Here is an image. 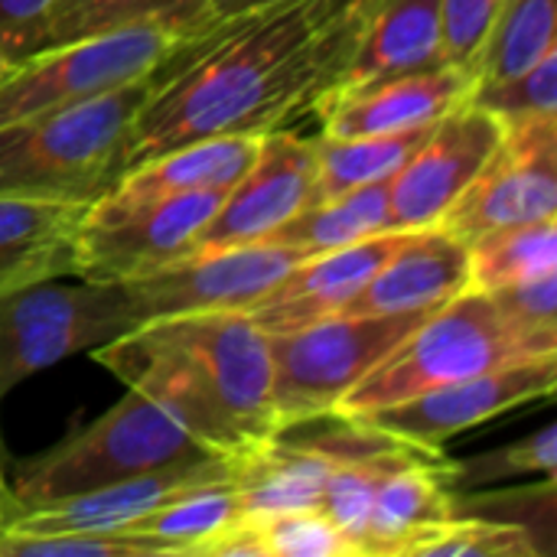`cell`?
<instances>
[{"mask_svg": "<svg viewBox=\"0 0 557 557\" xmlns=\"http://www.w3.org/2000/svg\"><path fill=\"white\" fill-rule=\"evenodd\" d=\"M467 101L486 108L503 124L557 114V49L545 52L532 69L512 78L493 85H473Z\"/></svg>", "mask_w": 557, "mask_h": 557, "instance_id": "cell-33", "label": "cell"}, {"mask_svg": "<svg viewBox=\"0 0 557 557\" xmlns=\"http://www.w3.org/2000/svg\"><path fill=\"white\" fill-rule=\"evenodd\" d=\"M20 512V503L10 490V480H7V470H3V450H0V525H7L13 516Z\"/></svg>", "mask_w": 557, "mask_h": 557, "instance_id": "cell-38", "label": "cell"}, {"mask_svg": "<svg viewBox=\"0 0 557 557\" xmlns=\"http://www.w3.org/2000/svg\"><path fill=\"white\" fill-rule=\"evenodd\" d=\"M557 0H503L473 62V85H493L532 69L557 49Z\"/></svg>", "mask_w": 557, "mask_h": 557, "instance_id": "cell-28", "label": "cell"}, {"mask_svg": "<svg viewBox=\"0 0 557 557\" xmlns=\"http://www.w3.org/2000/svg\"><path fill=\"white\" fill-rule=\"evenodd\" d=\"M434 127V124H431ZM431 127L398 131V134H366V137H317V183L310 206L336 199L349 189L392 180Z\"/></svg>", "mask_w": 557, "mask_h": 557, "instance_id": "cell-27", "label": "cell"}, {"mask_svg": "<svg viewBox=\"0 0 557 557\" xmlns=\"http://www.w3.org/2000/svg\"><path fill=\"white\" fill-rule=\"evenodd\" d=\"M441 62H447L441 0H369L352 59L339 85L414 72Z\"/></svg>", "mask_w": 557, "mask_h": 557, "instance_id": "cell-21", "label": "cell"}, {"mask_svg": "<svg viewBox=\"0 0 557 557\" xmlns=\"http://www.w3.org/2000/svg\"><path fill=\"white\" fill-rule=\"evenodd\" d=\"M557 467V428L545 424L542 431L519 437L499 450L454 460L450 467V486L460 490H476L483 483L496 480H512V476H555Z\"/></svg>", "mask_w": 557, "mask_h": 557, "instance_id": "cell-32", "label": "cell"}, {"mask_svg": "<svg viewBox=\"0 0 557 557\" xmlns=\"http://www.w3.org/2000/svg\"><path fill=\"white\" fill-rule=\"evenodd\" d=\"M209 0H52L46 16L29 36L26 55L46 46L114 33L137 23H166L180 39L196 29Z\"/></svg>", "mask_w": 557, "mask_h": 557, "instance_id": "cell-23", "label": "cell"}, {"mask_svg": "<svg viewBox=\"0 0 557 557\" xmlns=\"http://www.w3.org/2000/svg\"><path fill=\"white\" fill-rule=\"evenodd\" d=\"M339 460L310 441H290L284 431L232 457V486L245 519H264L297 509H317L326 476Z\"/></svg>", "mask_w": 557, "mask_h": 557, "instance_id": "cell-18", "label": "cell"}, {"mask_svg": "<svg viewBox=\"0 0 557 557\" xmlns=\"http://www.w3.org/2000/svg\"><path fill=\"white\" fill-rule=\"evenodd\" d=\"M401 232H379L356 245L304 258L287 277H281L248 317L264 333H287L326 317L343 313V307L362 290V284L382 268Z\"/></svg>", "mask_w": 557, "mask_h": 557, "instance_id": "cell-17", "label": "cell"}, {"mask_svg": "<svg viewBox=\"0 0 557 557\" xmlns=\"http://www.w3.org/2000/svg\"><path fill=\"white\" fill-rule=\"evenodd\" d=\"M261 3H274V0H209V7H206L202 20L196 23V29L212 26V23H219V20H228V16H238V13H245V10H251V7H261ZM189 33H193V29H189Z\"/></svg>", "mask_w": 557, "mask_h": 557, "instance_id": "cell-37", "label": "cell"}, {"mask_svg": "<svg viewBox=\"0 0 557 557\" xmlns=\"http://www.w3.org/2000/svg\"><path fill=\"white\" fill-rule=\"evenodd\" d=\"M408 557H545V552L516 522L454 516L424 532Z\"/></svg>", "mask_w": 557, "mask_h": 557, "instance_id": "cell-30", "label": "cell"}, {"mask_svg": "<svg viewBox=\"0 0 557 557\" xmlns=\"http://www.w3.org/2000/svg\"><path fill=\"white\" fill-rule=\"evenodd\" d=\"M473 91V72L467 65L441 62L414 72L339 85L320 114L323 137H366L431 127L447 111L463 104Z\"/></svg>", "mask_w": 557, "mask_h": 557, "instance_id": "cell-14", "label": "cell"}, {"mask_svg": "<svg viewBox=\"0 0 557 557\" xmlns=\"http://www.w3.org/2000/svg\"><path fill=\"white\" fill-rule=\"evenodd\" d=\"M52 0H0V42L7 46L10 59H23L33 29L46 16Z\"/></svg>", "mask_w": 557, "mask_h": 557, "instance_id": "cell-36", "label": "cell"}, {"mask_svg": "<svg viewBox=\"0 0 557 557\" xmlns=\"http://www.w3.org/2000/svg\"><path fill=\"white\" fill-rule=\"evenodd\" d=\"M85 206L0 193V297L72 274V238Z\"/></svg>", "mask_w": 557, "mask_h": 557, "instance_id": "cell-19", "label": "cell"}, {"mask_svg": "<svg viewBox=\"0 0 557 557\" xmlns=\"http://www.w3.org/2000/svg\"><path fill=\"white\" fill-rule=\"evenodd\" d=\"M542 356H557V336L529 333L516 326L490 294L463 290L447 307L421 320L398 349L339 401L333 414H369L431 388Z\"/></svg>", "mask_w": 557, "mask_h": 557, "instance_id": "cell-3", "label": "cell"}, {"mask_svg": "<svg viewBox=\"0 0 557 557\" xmlns=\"http://www.w3.org/2000/svg\"><path fill=\"white\" fill-rule=\"evenodd\" d=\"M470 290V245L447 228L401 232V242L362 290L343 307L346 317L434 313Z\"/></svg>", "mask_w": 557, "mask_h": 557, "instance_id": "cell-16", "label": "cell"}, {"mask_svg": "<svg viewBox=\"0 0 557 557\" xmlns=\"http://www.w3.org/2000/svg\"><path fill=\"white\" fill-rule=\"evenodd\" d=\"M555 382L557 356H542V359L499 366V369L431 388L408 401L375 408L369 414H356V418H362L366 424L379 428L382 434L395 441H405L424 450H444L450 437L470 428H480L483 421L496 414H506L539 398H552Z\"/></svg>", "mask_w": 557, "mask_h": 557, "instance_id": "cell-11", "label": "cell"}, {"mask_svg": "<svg viewBox=\"0 0 557 557\" xmlns=\"http://www.w3.org/2000/svg\"><path fill=\"white\" fill-rule=\"evenodd\" d=\"M232 473V457H209L199 463L166 467L153 473H140L121 483H108L98 490H85L65 499L39 503L20 509L0 532L10 535H69V532H124L140 516L157 506Z\"/></svg>", "mask_w": 557, "mask_h": 557, "instance_id": "cell-15", "label": "cell"}, {"mask_svg": "<svg viewBox=\"0 0 557 557\" xmlns=\"http://www.w3.org/2000/svg\"><path fill=\"white\" fill-rule=\"evenodd\" d=\"M366 3L274 0L176 39L127 127L124 170L193 140L317 114L346 75Z\"/></svg>", "mask_w": 557, "mask_h": 557, "instance_id": "cell-1", "label": "cell"}, {"mask_svg": "<svg viewBox=\"0 0 557 557\" xmlns=\"http://www.w3.org/2000/svg\"><path fill=\"white\" fill-rule=\"evenodd\" d=\"M209 457L219 454L202 447L160 405L127 388V395L101 418L78 428L55 447L16 463L10 490L20 509H26Z\"/></svg>", "mask_w": 557, "mask_h": 557, "instance_id": "cell-4", "label": "cell"}, {"mask_svg": "<svg viewBox=\"0 0 557 557\" xmlns=\"http://www.w3.org/2000/svg\"><path fill=\"white\" fill-rule=\"evenodd\" d=\"M503 0H441L444 10V59L454 65L473 62Z\"/></svg>", "mask_w": 557, "mask_h": 557, "instance_id": "cell-35", "label": "cell"}, {"mask_svg": "<svg viewBox=\"0 0 557 557\" xmlns=\"http://www.w3.org/2000/svg\"><path fill=\"white\" fill-rule=\"evenodd\" d=\"M557 215V114L506 124L503 140L441 228L460 242Z\"/></svg>", "mask_w": 557, "mask_h": 557, "instance_id": "cell-10", "label": "cell"}, {"mask_svg": "<svg viewBox=\"0 0 557 557\" xmlns=\"http://www.w3.org/2000/svg\"><path fill=\"white\" fill-rule=\"evenodd\" d=\"M242 503L232 486V473L212 483H202L153 512L131 522L124 532L144 535L163 545L166 555H206L212 542H219L228 529L242 522Z\"/></svg>", "mask_w": 557, "mask_h": 557, "instance_id": "cell-25", "label": "cell"}, {"mask_svg": "<svg viewBox=\"0 0 557 557\" xmlns=\"http://www.w3.org/2000/svg\"><path fill=\"white\" fill-rule=\"evenodd\" d=\"M150 78L0 124V193L91 202L124 173L127 127Z\"/></svg>", "mask_w": 557, "mask_h": 557, "instance_id": "cell-2", "label": "cell"}, {"mask_svg": "<svg viewBox=\"0 0 557 557\" xmlns=\"http://www.w3.org/2000/svg\"><path fill=\"white\" fill-rule=\"evenodd\" d=\"M180 33L166 23H137L16 59L0 78V124L55 111L150 78Z\"/></svg>", "mask_w": 557, "mask_h": 557, "instance_id": "cell-7", "label": "cell"}, {"mask_svg": "<svg viewBox=\"0 0 557 557\" xmlns=\"http://www.w3.org/2000/svg\"><path fill=\"white\" fill-rule=\"evenodd\" d=\"M454 460L428 457L392 473L369 509V522L359 542V557H408V548L434 525L454 519L450 486Z\"/></svg>", "mask_w": 557, "mask_h": 557, "instance_id": "cell-20", "label": "cell"}, {"mask_svg": "<svg viewBox=\"0 0 557 557\" xmlns=\"http://www.w3.org/2000/svg\"><path fill=\"white\" fill-rule=\"evenodd\" d=\"M225 193L206 189L166 199H114L101 193L78 219L72 274L95 284H121L186 258Z\"/></svg>", "mask_w": 557, "mask_h": 557, "instance_id": "cell-8", "label": "cell"}, {"mask_svg": "<svg viewBox=\"0 0 557 557\" xmlns=\"http://www.w3.org/2000/svg\"><path fill=\"white\" fill-rule=\"evenodd\" d=\"M555 476H542V483L519 486V490H499V493H457L454 496V516H480V519H499L522 525L545 557L555 555Z\"/></svg>", "mask_w": 557, "mask_h": 557, "instance_id": "cell-31", "label": "cell"}, {"mask_svg": "<svg viewBox=\"0 0 557 557\" xmlns=\"http://www.w3.org/2000/svg\"><path fill=\"white\" fill-rule=\"evenodd\" d=\"M503 134L506 124L473 101H463L434 121L408 163L392 176L388 228L418 232L441 225L450 206L493 157Z\"/></svg>", "mask_w": 557, "mask_h": 557, "instance_id": "cell-12", "label": "cell"}, {"mask_svg": "<svg viewBox=\"0 0 557 557\" xmlns=\"http://www.w3.org/2000/svg\"><path fill=\"white\" fill-rule=\"evenodd\" d=\"M431 313L395 317H326L287 333H268L271 343V405L277 428L333 414L339 401Z\"/></svg>", "mask_w": 557, "mask_h": 557, "instance_id": "cell-5", "label": "cell"}, {"mask_svg": "<svg viewBox=\"0 0 557 557\" xmlns=\"http://www.w3.org/2000/svg\"><path fill=\"white\" fill-rule=\"evenodd\" d=\"M261 134L206 137L127 166L104 193L114 199H166L206 189H228L255 160Z\"/></svg>", "mask_w": 557, "mask_h": 557, "instance_id": "cell-22", "label": "cell"}, {"mask_svg": "<svg viewBox=\"0 0 557 557\" xmlns=\"http://www.w3.org/2000/svg\"><path fill=\"white\" fill-rule=\"evenodd\" d=\"M428 457H444V450H424V447H414V444L388 437L375 450H366L359 457L339 460L330 470L317 509L352 542L356 557H359V542H362V532H366V522H369V509H372V499H375L379 486L392 473H398L401 467H408L414 460H428Z\"/></svg>", "mask_w": 557, "mask_h": 557, "instance_id": "cell-26", "label": "cell"}, {"mask_svg": "<svg viewBox=\"0 0 557 557\" xmlns=\"http://www.w3.org/2000/svg\"><path fill=\"white\" fill-rule=\"evenodd\" d=\"M388 196L392 180H379L359 189H349L336 199L307 206L294 219H287L281 228H274L264 242L294 248L307 258L336 251L346 245H356L362 238H372L388 228Z\"/></svg>", "mask_w": 557, "mask_h": 557, "instance_id": "cell-24", "label": "cell"}, {"mask_svg": "<svg viewBox=\"0 0 557 557\" xmlns=\"http://www.w3.org/2000/svg\"><path fill=\"white\" fill-rule=\"evenodd\" d=\"M313 183L317 137H300L290 127L261 134L251 166L228 186L189 255L264 242L274 228L310 206Z\"/></svg>", "mask_w": 557, "mask_h": 557, "instance_id": "cell-13", "label": "cell"}, {"mask_svg": "<svg viewBox=\"0 0 557 557\" xmlns=\"http://www.w3.org/2000/svg\"><path fill=\"white\" fill-rule=\"evenodd\" d=\"M557 271V219L486 232L470 242V290H499Z\"/></svg>", "mask_w": 557, "mask_h": 557, "instance_id": "cell-29", "label": "cell"}, {"mask_svg": "<svg viewBox=\"0 0 557 557\" xmlns=\"http://www.w3.org/2000/svg\"><path fill=\"white\" fill-rule=\"evenodd\" d=\"M490 297L516 326L542 336H557V271L490 290Z\"/></svg>", "mask_w": 557, "mask_h": 557, "instance_id": "cell-34", "label": "cell"}, {"mask_svg": "<svg viewBox=\"0 0 557 557\" xmlns=\"http://www.w3.org/2000/svg\"><path fill=\"white\" fill-rule=\"evenodd\" d=\"M304 258L271 242L196 251L150 274L121 281V287L137 326L193 313H248Z\"/></svg>", "mask_w": 557, "mask_h": 557, "instance_id": "cell-9", "label": "cell"}, {"mask_svg": "<svg viewBox=\"0 0 557 557\" xmlns=\"http://www.w3.org/2000/svg\"><path fill=\"white\" fill-rule=\"evenodd\" d=\"M137 326L121 284L59 277L0 297V401L29 375ZM3 450V441H0Z\"/></svg>", "mask_w": 557, "mask_h": 557, "instance_id": "cell-6", "label": "cell"}, {"mask_svg": "<svg viewBox=\"0 0 557 557\" xmlns=\"http://www.w3.org/2000/svg\"><path fill=\"white\" fill-rule=\"evenodd\" d=\"M13 65V59H10V52H7V46L0 42V78H3V72Z\"/></svg>", "mask_w": 557, "mask_h": 557, "instance_id": "cell-39", "label": "cell"}]
</instances>
